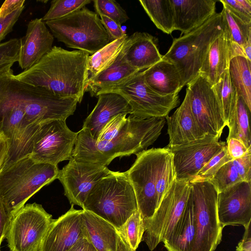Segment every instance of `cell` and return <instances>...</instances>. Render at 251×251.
Returning <instances> with one entry per match:
<instances>
[{
    "mask_svg": "<svg viewBox=\"0 0 251 251\" xmlns=\"http://www.w3.org/2000/svg\"><path fill=\"white\" fill-rule=\"evenodd\" d=\"M186 86L191 111L199 127L204 134L220 137L226 124L212 85L199 74Z\"/></svg>",
    "mask_w": 251,
    "mask_h": 251,
    "instance_id": "obj_14",
    "label": "cell"
},
{
    "mask_svg": "<svg viewBox=\"0 0 251 251\" xmlns=\"http://www.w3.org/2000/svg\"><path fill=\"white\" fill-rule=\"evenodd\" d=\"M127 114L122 113L111 119L102 129L96 142L108 141L114 138L125 124Z\"/></svg>",
    "mask_w": 251,
    "mask_h": 251,
    "instance_id": "obj_41",
    "label": "cell"
},
{
    "mask_svg": "<svg viewBox=\"0 0 251 251\" xmlns=\"http://www.w3.org/2000/svg\"><path fill=\"white\" fill-rule=\"evenodd\" d=\"M78 132L71 130L66 121L53 120L40 123L34 137L30 157L38 162L57 166L70 160Z\"/></svg>",
    "mask_w": 251,
    "mask_h": 251,
    "instance_id": "obj_13",
    "label": "cell"
},
{
    "mask_svg": "<svg viewBox=\"0 0 251 251\" xmlns=\"http://www.w3.org/2000/svg\"><path fill=\"white\" fill-rule=\"evenodd\" d=\"M92 2L91 0H54L42 20L46 22L63 18Z\"/></svg>",
    "mask_w": 251,
    "mask_h": 251,
    "instance_id": "obj_36",
    "label": "cell"
},
{
    "mask_svg": "<svg viewBox=\"0 0 251 251\" xmlns=\"http://www.w3.org/2000/svg\"><path fill=\"white\" fill-rule=\"evenodd\" d=\"M57 166L38 162L30 156L18 160L0 173V199L11 217L43 186L57 179Z\"/></svg>",
    "mask_w": 251,
    "mask_h": 251,
    "instance_id": "obj_4",
    "label": "cell"
},
{
    "mask_svg": "<svg viewBox=\"0 0 251 251\" xmlns=\"http://www.w3.org/2000/svg\"><path fill=\"white\" fill-rule=\"evenodd\" d=\"M190 191L189 182L176 178L164 195L153 216L144 220L142 241L154 250L161 242H167L185 208Z\"/></svg>",
    "mask_w": 251,
    "mask_h": 251,
    "instance_id": "obj_10",
    "label": "cell"
},
{
    "mask_svg": "<svg viewBox=\"0 0 251 251\" xmlns=\"http://www.w3.org/2000/svg\"><path fill=\"white\" fill-rule=\"evenodd\" d=\"M82 212V209H75L71 205L65 214L53 219L43 240L41 251H67L80 239H86Z\"/></svg>",
    "mask_w": 251,
    "mask_h": 251,
    "instance_id": "obj_18",
    "label": "cell"
},
{
    "mask_svg": "<svg viewBox=\"0 0 251 251\" xmlns=\"http://www.w3.org/2000/svg\"><path fill=\"white\" fill-rule=\"evenodd\" d=\"M112 172L106 166L77 161L72 157L69 163L59 170L57 179L62 183L64 195L70 204L83 208L94 186Z\"/></svg>",
    "mask_w": 251,
    "mask_h": 251,
    "instance_id": "obj_16",
    "label": "cell"
},
{
    "mask_svg": "<svg viewBox=\"0 0 251 251\" xmlns=\"http://www.w3.org/2000/svg\"><path fill=\"white\" fill-rule=\"evenodd\" d=\"M195 223L192 251H215L222 240L224 228L217 213L218 191L208 180L189 182Z\"/></svg>",
    "mask_w": 251,
    "mask_h": 251,
    "instance_id": "obj_8",
    "label": "cell"
},
{
    "mask_svg": "<svg viewBox=\"0 0 251 251\" xmlns=\"http://www.w3.org/2000/svg\"><path fill=\"white\" fill-rule=\"evenodd\" d=\"M227 152L232 160L243 157L251 148L248 149L240 141L231 138L226 142Z\"/></svg>",
    "mask_w": 251,
    "mask_h": 251,
    "instance_id": "obj_45",
    "label": "cell"
},
{
    "mask_svg": "<svg viewBox=\"0 0 251 251\" xmlns=\"http://www.w3.org/2000/svg\"><path fill=\"white\" fill-rule=\"evenodd\" d=\"M124 59L139 71L146 70L162 59L154 37L136 32L128 36L122 50Z\"/></svg>",
    "mask_w": 251,
    "mask_h": 251,
    "instance_id": "obj_24",
    "label": "cell"
},
{
    "mask_svg": "<svg viewBox=\"0 0 251 251\" xmlns=\"http://www.w3.org/2000/svg\"><path fill=\"white\" fill-rule=\"evenodd\" d=\"M93 2L98 15L105 16L120 25L129 19L126 11L115 0H95Z\"/></svg>",
    "mask_w": 251,
    "mask_h": 251,
    "instance_id": "obj_38",
    "label": "cell"
},
{
    "mask_svg": "<svg viewBox=\"0 0 251 251\" xmlns=\"http://www.w3.org/2000/svg\"><path fill=\"white\" fill-rule=\"evenodd\" d=\"M25 0H6L0 7V17H6L16 9L24 6Z\"/></svg>",
    "mask_w": 251,
    "mask_h": 251,
    "instance_id": "obj_46",
    "label": "cell"
},
{
    "mask_svg": "<svg viewBox=\"0 0 251 251\" xmlns=\"http://www.w3.org/2000/svg\"><path fill=\"white\" fill-rule=\"evenodd\" d=\"M86 251H97V250L94 247V246L88 242Z\"/></svg>",
    "mask_w": 251,
    "mask_h": 251,
    "instance_id": "obj_53",
    "label": "cell"
},
{
    "mask_svg": "<svg viewBox=\"0 0 251 251\" xmlns=\"http://www.w3.org/2000/svg\"><path fill=\"white\" fill-rule=\"evenodd\" d=\"M245 227L243 237L238 243L236 251H251V223Z\"/></svg>",
    "mask_w": 251,
    "mask_h": 251,
    "instance_id": "obj_48",
    "label": "cell"
},
{
    "mask_svg": "<svg viewBox=\"0 0 251 251\" xmlns=\"http://www.w3.org/2000/svg\"><path fill=\"white\" fill-rule=\"evenodd\" d=\"M40 107L35 93L21 84L0 88V132L9 142L3 168L32 152L34 137L40 124H35Z\"/></svg>",
    "mask_w": 251,
    "mask_h": 251,
    "instance_id": "obj_3",
    "label": "cell"
},
{
    "mask_svg": "<svg viewBox=\"0 0 251 251\" xmlns=\"http://www.w3.org/2000/svg\"><path fill=\"white\" fill-rule=\"evenodd\" d=\"M166 120L169 137L168 148L190 143L201 139L207 134L201 129L193 116L186 92L180 105L171 116L166 117Z\"/></svg>",
    "mask_w": 251,
    "mask_h": 251,
    "instance_id": "obj_22",
    "label": "cell"
},
{
    "mask_svg": "<svg viewBox=\"0 0 251 251\" xmlns=\"http://www.w3.org/2000/svg\"><path fill=\"white\" fill-rule=\"evenodd\" d=\"M45 23L58 41L91 55L110 42L98 14L85 7L61 19Z\"/></svg>",
    "mask_w": 251,
    "mask_h": 251,
    "instance_id": "obj_7",
    "label": "cell"
},
{
    "mask_svg": "<svg viewBox=\"0 0 251 251\" xmlns=\"http://www.w3.org/2000/svg\"><path fill=\"white\" fill-rule=\"evenodd\" d=\"M175 30L186 34L198 28L215 13L214 0H170Z\"/></svg>",
    "mask_w": 251,
    "mask_h": 251,
    "instance_id": "obj_21",
    "label": "cell"
},
{
    "mask_svg": "<svg viewBox=\"0 0 251 251\" xmlns=\"http://www.w3.org/2000/svg\"><path fill=\"white\" fill-rule=\"evenodd\" d=\"M21 40L11 39L0 44V74L11 69L18 61Z\"/></svg>",
    "mask_w": 251,
    "mask_h": 251,
    "instance_id": "obj_39",
    "label": "cell"
},
{
    "mask_svg": "<svg viewBox=\"0 0 251 251\" xmlns=\"http://www.w3.org/2000/svg\"><path fill=\"white\" fill-rule=\"evenodd\" d=\"M89 54L52 47L38 62L15 75L19 80L80 103L88 84Z\"/></svg>",
    "mask_w": 251,
    "mask_h": 251,
    "instance_id": "obj_1",
    "label": "cell"
},
{
    "mask_svg": "<svg viewBox=\"0 0 251 251\" xmlns=\"http://www.w3.org/2000/svg\"><path fill=\"white\" fill-rule=\"evenodd\" d=\"M9 149V142L7 137L0 132V173L5 164Z\"/></svg>",
    "mask_w": 251,
    "mask_h": 251,
    "instance_id": "obj_49",
    "label": "cell"
},
{
    "mask_svg": "<svg viewBox=\"0 0 251 251\" xmlns=\"http://www.w3.org/2000/svg\"><path fill=\"white\" fill-rule=\"evenodd\" d=\"M114 93L123 97L130 108L129 115L143 118H165L179 103L178 94L161 95L146 83L140 71L116 85L105 88L100 94Z\"/></svg>",
    "mask_w": 251,
    "mask_h": 251,
    "instance_id": "obj_9",
    "label": "cell"
},
{
    "mask_svg": "<svg viewBox=\"0 0 251 251\" xmlns=\"http://www.w3.org/2000/svg\"><path fill=\"white\" fill-rule=\"evenodd\" d=\"M52 220L42 205H25L10 218L5 235L10 251H41Z\"/></svg>",
    "mask_w": 251,
    "mask_h": 251,
    "instance_id": "obj_11",
    "label": "cell"
},
{
    "mask_svg": "<svg viewBox=\"0 0 251 251\" xmlns=\"http://www.w3.org/2000/svg\"><path fill=\"white\" fill-rule=\"evenodd\" d=\"M99 15L103 26L109 35L110 42L118 39L126 34L122 30L121 25L105 16Z\"/></svg>",
    "mask_w": 251,
    "mask_h": 251,
    "instance_id": "obj_44",
    "label": "cell"
},
{
    "mask_svg": "<svg viewBox=\"0 0 251 251\" xmlns=\"http://www.w3.org/2000/svg\"><path fill=\"white\" fill-rule=\"evenodd\" d=\"M251 182L242 181L218 193V217L223 228L226 226L245 227L251 223Z\"/></svg>",
    "mask_w": 251,
    "mask_h": 251,
    "instance_id": "obj_17",
    "label": "cell"
},
{
    "mask_svg": "<svg viewBox=\"0 0 251 251\" xmlns=\"http://www.w3.org/2000/svg\"><path fill=\"white\" fill-rule=\"evenodd\" d=\"M251 112L243 99L238 96L228 119L229 132L226 141L231 138L236 139L243 143L247 148H251Z\"/></svg>",
    "mask_w": 251,
    "mask_h": 251,
    "instance_id": "obj_30",
    "label": "cell"
},
{
    "mask_svg": "<svg viewBox=\"0 0 251 251\" xmlns=\"http://www.w3.org/2000/svg\"><path fill=\"white\" fill-rule=\"evenodd\" d=\"M221 14L232 42L243 49L249 39L251 38V23H247L242 20L224 4Z\"/></svg>",
    "mask_w": 251,
    "mask_h": 251,
    "instance_id": "obj_34",
    "label": "cell"
},
{
    "mask_svg": "<svg viewBox=\"0 0 251 251\" xmlns=\"http://www.w3.org/2000/svg\"><path fill=\"white\" fill-rule=\"evenodd\" d=\"M243 50L245 58L251 61V38L249 39Z\"/></svg>",
    "mask_w": 251,
    "mask_h": 251,
    "instance_id": "obj_52",
    "label": "cell"
},
{
    "mask_svg": "<svg viewBox=\"0 0 251 251\" xmlns=\"http://www.w3.org/2000/svg\"><path fill=\"white\" fill-rule=\"evenodd\" d=\"M231 160L232 159L227 152L226 145L219 153L212 158L202 168L192 180H211L222 166Z\"/></svg>",
    "mask_w": 251,
    "mask_h": 251,
    "instance_id": "obj_40",
    "label": "cell"
},
{
    "mask_svg": "<svg viewBox=\"0 0 251 251\" xmlns=\"http://www.w3.org/2000/svg\"><path fill=\"white\" fill-rule=\"evenodd\" d=\"M131 249L135 251L142 241L145 231L144 220L138 210L135 211L118 229H116Z\"/></svg>",
    "mask_w": 251,
    "mask_h": 251,
    "instance_id": "obj_35",
    "label": "cell"
},
{
    "mask_svg": "<svg viewBox=\"0 0 251 251\" xmlns=\"http://www.w3.org/2000/svg\"><path fill=\"white\" fill-rule=\"evenodd\" d=\"M139 72L124 59L121 50L109 67L88 81L86 92L92 97L97 96L101 90L118 84Z\"/></svg>",
    "mask_w": 251,
    "mask_h": 251,
    "instance_id": "obj_27",
    "label": "cell"
},
{
    "mask_svg": "<svg viewBox=\"0 0 251 251\" xmlns=\"http://www.w3.org/2000/svg\"><path fill=\"white\" fill-rule=\"evenodd\" d=\"M163 150L151 148L138 153L134 163L126 172L144 221L151 218L157 207V172Z\"/></svg>",
    "mask_w": 251,
    "mask_h": 251,
    "instance_id": "obj_12",
    "label": "cell"
},
{
    "mask_svg": "<svg viewBox=\"0 0 251 251\" xmlns=\"http://www.w3.org/2000/svg\"><path fill=\"white\" fill-rule=\"evenodd\" d=\"M127 37L128 36L125 34L89 55L88 60V81L113 63L122 50Z\"/></svg>",
    "mask_w": 251,
    "mask_h": 251,
    "instance_id": "obj_31",
    "label": "cell"
},
{
    "mask_svg": "<svg viewBox=\"0 0 251 251\" xmlns=\"http://www.w3.org/2000/svg\"><path fill=\"white\" fill-rule=\"evenodd\" d=\"M212 87L227 126L230 112L238 98L237 92L230 81L228 69L222 75L219 81Z\"/></svg>",
    "mask_w": 251,
    "mask_h": 251,
    "instance_id": "obj_33",
    "label": "cell"
},
{
    "mask_svg": "<svg viewBox=\"0 0 251 251\" xmlns=\"http://www.w3.org/2000/svg\"><path fill=\"white\" fill-rule=\"evenodd\" d=\"M116 251H134L118 231Z\"/></svg>",
    "mask_w": 251,
    "mask_h": 251,
    "instance_id": "obj_50",
    "label": "cell"
},
{
    "mask_svg": "<svg viewBox=\"0 0 251 251\" xmlns=\"http://www.w3.org/2000/svg\"><path fill=\"white\" fill-rule=\"evenodd\" d=\"M223 22V30L210 44L199 73L212 86L219 81L222 75L228 69L233 57H245L242 48L232 42L224 20Z\"/></svg>",
    "mask_w": 251,
    "mask_h": 251,
    "instance_id": "obj_19",
    "label": "cell"
},
{
    "mask_svg": "<svg viewBox=\"0 0 251 251\" xmlns=\"http://www.w3.org/2000/svg\"></svg>",
    "mask_w": 251,
    "mask_h": 251,
    "instance_id": "obj_54",
    "label": "cell"
},
{
    "mask_svg": "<svg viewBox=\"0 0 251 251\" xmlns=\"http://www.w3.org/2000/svg\"><path fill=\"white\" fill-rule=\"evenodd\" d=\"M82 209L120 228L138 210L136 196L126 172L112 171L92 188Z\"/></svg>",
    "mask_w": 251,
    "mask_h": 251,
    "instance_id": "obj_5",
    "label": "cell"
},
{
    "mask_svg": "<svg viewBox=\"0 0 251 251\" xmlns=\"http://www.w3.org/2000/svg\"><path fill=\"white\" fill-rule=\"evenodd\" d=\"M223 29L221 12L215 13L198 28L173 39L162 59L176 66L181 78L182 88L199 75L210 44Z\"/></svg>",
    "mask_w": 251,
    "mask_h": 251,
    "instance_id": "obj_6",
    "label": "cell"
},
{
    "mask_svg": "<svg viewBox=\"0 0 251 251\" xmlns=\"http://www.w3.org/2000/svg\"><path fill=\"white\" fill-rule=\"evenodd\" d=\"M146 84L154 92L163 96L178 94L182 81L176 66L162 59L142 71Z\"/></svg>",
    "mask_w": 251,
    "mask_h": 251,
    "instance_id": "obj_25",
    "label": "cell"
},
{
    "mask_svg": "<svg viewBox=\"0 0 251 251\" xmlns=\"http://www.w3.org/2000/svg\"><path fill=\"white\" fill-rule=\"evenodd\" d=\"M195 236V219L189 196L183 213L171 236L163 243L164 246L167 251H192Z\"/></svg>",
    "mask_w": 251,
    "mask_h": 251,
    "instance_id": "obj_28",
    "label": "cell"
},
{
    "mask_svg": "<svg viewBox=\"0 0 251 251\" xmlns=\"http://www.w3.org/2000/svg\"><path fill=\"white\" fill-rule=\"evenodd\" d=\"M24 7L25 6H23L16 9L6 17H0V44L6 35L12 31L13 27L22 14Z\"/></svg>",
    "mask_w": 251,
    "mask_h": 251,
    "instance_id": "obj_43",
    "label": "cell"
},
{
    "mask_svg": "<svg viewBox=\"0 0 251 251\" xmlns=\"http://www.w3.org/2000/svg\"><path fill=\"white\" fill-rule=\"evenodd\" d=\"M210 181L219 193L244 180L232 160L222 166Z\"/></svg>",
    "mask_w": 251,
    "mask_h": 251,
    "instance_id": "obj_37",
    "label": "cell"
},
{
    "mask_svg": "<svg viewBox=\"0 0 251 251\" xmlns=\"http://www.w3.org/2000/svg\"><path fill=\"white\" fill-rule=\"evenodd\" d=\"M10 220V217L0 199V246L3 240L5 238Z\"/></svg>",
    "mask_w": 251,
    "mask_h": 251,
    "instance_id": "obj_47",
    "label": "cell"
},
{
    "mask_svg": "<svg viewBox=\"0 0 251 251\" xmlns=\"http://www.w3.org/2000/svg\"><path fill=\"white\" fill-rule=\"evenodd\" d=\"M220 1L242 20L251 23V0H220Z\"/></svg>",
    "mask_w": 251,
    "mask_h": 251,
    "instance_id": "obj_42",
    "label": "cell"
},
{
    "mask_svg": "<svg viewBox=\"0 0 251 251\" xmlns=\"http://www.w3.org/2000/svg\"><path fill=\"white\" fill-rule=\"evenodd\" d=\"M20 40L17 62L25 70L35 64L51 50L54 37L42 18H36L29 22L26 34Z\"/></svg>",
    "mask_w": 251,
    "mask_h": 251,
    "instance_id": "obj_20",
    "label": "cell"
},
{
    "mask_svg": "<svg viewBox=\"0 0 251 251\" xmlns=\"http://www.w3.org/2000/svg\"><path fill=\"white\" fill-rule=\"evenodd\" d=\"M251 61L243 56L233 57L228 70L230 81L251 111Z\"/></svg>",
    "mask_w": 251,
    "mask_h": 251,
    "instance_id": "obj_29",
    "label": "cell"
},
{
    "mask_svg": "<svg viewBox=\"0 0 251 251\" xmlns=\"http://www.w3.org/2000/svg\"><path fill=\"white\" fill-rule=\"evenodd\" d=\"M98 97L96 106L85 119L82 126L96 141L105 125L114 117L122 113L130 114L127 102L121 95L105 93Z\"/></svg>",
    "mask_w": 251,
    "mask_h": 251,
    "instance_id": "obj_23",
    "label": "cell"
},
{
    "mask_svg": "<svg viewBox=\"0 0 251 251\" xmlns=\"http://www.w3.org/2000/svg\"><path fill=\"white\" fill-rule=\"evenodd\" d=\"M81 216L86 239L97 251H116V228L89 211L82 209Z\"/></svg>",
    "mask_w": 251,
    "mask_h": 251,
    "instance_id": "obj_26",
    "label": "cell"
},
{
    "mask_svg": "<svg viewBox=\"0 0 251 251\" xmlns=\"http://www.w3.org/2000/svg\"><path fill=\"white\" fill-rule=\"evenodd\" d=\"M220 138L207 134L201 139L169 148L173 154L176 179L191 181L226 145V142L219 141Z\"/></svg>",
    "mask_w": 251,
    "mask_h": 251,
    "instance_id": "obj_15",
    "label": "cell"
},
{
    "mask_svg": "<svg viewBox=\"0 0 251 251\" xmlns=\"http://www.w3.org/2000/svg\"><path fill=\"white\" fill-rule=\"evenodd\" d=\"M165 118H143L129 115L118 134L108 141L96 142L89 132H78L72 157L106 166L117 157L137 154L152 145L161 133Z\"/></svg>",
    "mask_w": 251,
    "mask_h": 251,
    "instance_id": "obj_2",
    "label": "cell"
},
{
    "mask_svg": "<svg viewBox=\"0 0 251 251\" xmlns=\"http://www.w3.org/2000/svg\"><path fill=\"white\" fill-rule=\"evenodd\" d=\"M139 2L157 28L168 34L175 30L170 0H140Z\"/></svg>",
    "mask_w": 251,
    "mask_h": 251,
    "instance_id": "obj_32",
    "label": "cell"
},
{
    "mask_svg": "<svg viewBox=\"0 0 251 251\" xmlns=\"http://www.w3.org/2000/svg\"><path fill=\"white\" fill-rule=\"evenodd\" d=\"M88 244V240L85 238H82L76 242L67 251H86Z\"/></svg>",
    "mask_w": 251,
    "mask_h": 251,
    "instance_id": "obj_51",
    "label": "cell"
}]
</instances>
